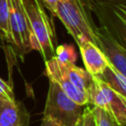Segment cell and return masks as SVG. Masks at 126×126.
<instances>
[{"instance_id":"obj_1","label":"cell","mask_w":126,"mask_h":126,"mask_svg":"<svg viewBox=\"0 0 126 126\" xmlns=\"http://www.w3.org/2000/svg\"><path fill=\"white\" fill-rule=\"evenodd\" d=\"M22 2L28 19L32 50L38 51L46 61L54 56L57 43L53 22L37 1L22 0Z\"/></svg>"},{"instance_id":"obj_2","label":"cell","mask_w":126,"mask_h":126,"mask_svg":"<svg viewBox=\"0 0 126 126\" xmlns=\"http://www.w3.org/2000/svg\"><path fill=\"white\" fill-rule=\"evenodd\" d=\"M54 17L61 21L77 43L81 38H87L98 46L97 27L93 22L87 0H59Z\"/></svg>"},{"instance_id":"obj_3","label":"cell","mask_w":126,"mask_h":126,"mask_svg":"<svg viewBox=\"0 0 126 126\" xmlns=\"http://www.w3.org/2000/svg\"><path fill=\"white\" fill-rule=\"evenodd\" d=\"M84 107L70 98L55 82L49 81L42 118L57 126H77L83 117Z\"/></svg>"},{"instance_id":"obj_4","label":"cell","mask_w":126,"mask_h":126,"mask_svg":"<svg viewBox=\"0 0 126 126\" xmlns=\"http://www.w3.org/2000/svg\"><path fill=\"white\" fill-rule=\"evenodd\" d=\"M99 27L126 48V0H87Z\"/></svg>"},{"instance_id":"obj_5","label":"cell","mask_w":126,"mask_h":126,"mask_svg":"<svg viewBox=\"0 0 126 126\" xmlns=\"http://www.w3.org/2000/svg\"><path fill=\"white\" fill-rule=\"evenodd\" d=\"M87 97L88 105L104 109L119 124L126 126V98L110 88L99 77H92L87 89Z\"/></svg>"},{"instance_id":"obj_6","label":"cell","mask_w":126,"mask_h":126,"mask_svg":"<svg viewBox=\"0 0 126 126\" xmlns=\"http://www.w3.org/2000/svg\"><path fill=\"white\" fill-rule=\"evenodd\" d=\"M9 27L12 47L21 60L32 51L27 15L22 0H9Z\"/></svg>"},{"instance_id":"obj_7","label":"cell","mask_w":126,"mask_h":126,"mask_svg":"<svg viewBox=\"0 0 126 126\" xmlns=\"http://www.w3.org/2000/svg\"><path fill=\"white\" fill-rule=\"evenodd\" d=\"M44 64H45V75L49 81L55 82L62 89V91L77 103L82 105L88 104L87 94L80 91L68 79V77L65 75V73L61 69L59 62L54 56L44 61Z\"/></svg>"},{"instance_id":"obj_8","label":"cell","mask_w":126,"mask_h":126,"mask_svg":"<svg viewBox=\"0 0 126 126\" xmlns=\"http://www.w3.org/2000/svg\"><path fill=\"white\" fill-rule=\"evenodd\" d=\"M97 43L109 63L126 77V48L119 44L103 28H96Z\"/></svg>"},{"instance_id":"obj_9","label":"cell","mask_w":126,"mask_h":126,"mask_svg":"<svg viewBox=\"0 0 126 126\" xmlns=\"http://www.w3.org/2000/svg\"><path fill=\"white\" fill-rule=\"evenodd\" d=\"M85 69L92 76H99L110 64L105 54L95 43L87 38H81L78 43Z\"/></svg>"},{"instance_id":"obj_10","label":"cell","mask_w":126,"mask_h":126,"mask_svg":"<svg viewBox=\"0 0 126 126\" xmlns=\"http://www.w3.org/2000/svg\"><path fill=\"white\" fill-rule=\"evenodd\" d=\"M0 126H30V113L24 103L0 98Z\"/></svg>"},{"instance_id":"obj_11","label":"cell","mask_w":126,"mask_h":126,"mask_svg":"<svg viewBox=\"0 0 126 126\" xmlns=\"http://www.w3.org/2000/svg\"><path fill=\"white\" fill-rule=\"evenodd\" d=\"M58 61V60H57ZM59 62V61H58ZM59 65L68 79L82 92L87 94L88 86L92 81V75L86 69L78 67L75 63H61Z\"/></svg>"},{"instance_id":"obj_12","label":"cell","mask_w":126,"mask_h":126,"mask_svg":"<svg viewBox=\"0 0 126 126\" xmlns=\"http://www.w3.org/2000/svg\"><path fill=\"white\" fill-rule=\"evenodd\" d=\"M97 77H99L110 88L126 98V77L119 73L111 64H109Z\"/></svg>"},{"instance_id":"obj_13","label":"cell","mask_w":126,"mask_h":126,"mask_svg":"<svg viewBox=\"0 0 126 126\" xmlns=\"http://www.w3.org/2000/svg\"><path fill=\"white\" fill-rule=\"evenodd\" d=\"M0 33L5 41L12 44L9 27V0H0Z\"/></svg>"},{"instance_id":"obj_14","label":"cell","mask_w":126,"mask_h":126,"mask_svg":"<svg viewBox=\"0 0 126 126\" xmlns=\"http://www.w3.org/2000/svg\"><path fill=\"white\" fill-rule=\"evenodd\" d=\"M54 57L61 63H75L77 60V53L72 45L61 44L56 46Z\"/></svg>"},{"instance_id":"obj_15","label":"cell","mask_w":126,"mask_h":126,"mask_svg":"<svg viewBox=\"0 0 126 126\" xmlns=\"http://www.w3.org/2000/svg\"><path fill=\"white\" fill-rule=\"evenodd\" d=\"M92 110L94 113V117L96 126H123V125L119 124L115 120V118L110 113L105 111L104 109L96 107V106H93Z\"/></svg>"},{"instance_id":"obj_16","label":"cell","mask_w":126,"mask_h":126,"mask_svg":"<svg viewBox=\"0 0 126 126\" xmlns=\"http://www.w3.org/2000/svg\"><path fill=\"white\" fill-rule=\"evenodd\" d=\"M0 98H5V99L16 98L13 91V86L9 82H6L1 78H0Z\"/></svg>"},{"instance_id":"obj_17","label":"cell","mask_w":126,"mask_h":126,"mask_svg":"<svg viewBox=\"0 0 126 126\" xmlns=\"http://www.w3.org/2000/svg\"><path fill=\"white\" fill-rule=\"evenodd\" d=\"M82 119H83V126H96L92 107L88 106V104L85 105V107H84Z\"/></svg>"},{"instance_id":"obj_18","label":"cell","mask_w":126,"mask_h":126,"mask_svg":"<svg viewBox=\"0 0 126 126\" xmlns=\"http://www.w3.org/2000/svg\"><path fill=\"white\" fill-rule=\"evenodd\" d=\"M38 3H40L42 5V7L47 10L52 17H54L55 15V9H56V5L58 3L59 0H35Z\"/></svg>"},{"instance_id":"obj_19","label":"cell","mask_w":126,"mask_h":126,"mask_svg":"<svg viewBox=\"0 0 126 126\" xmlns=\"http://www.w3.org/2000/svg\"><path fill=\"white\" fill-rule=\"evenodd\" d=\"M40 126H57V125H55L53 122H51V121L48 120V119H44V118H42L41 123H40Z\"/></svg>"},{"instance_id":"obj_20","label":"cell","mask_w":126,"mask_h":126,"mask_svg":"<svg viewBox=\"0 0 126 126\" xmlns=\"http://www.w3.org/2000/svg\"><path fill=\"white\" fill-rule=\"evenodd\" d=\"M3 43H4V38H3L2 34L0 33V46H2V45H3Z\"/></svg>"},{"instance_id":"obj_21","label":"cell","mask_w":126,"mask_h":126,"mask_svg":"<svg viewBox=\"0 0 126 126\" xmlns=\"http://www.w3.org/2000/svg\"><path fill=\"white\" fill-rule=\"evenodd\" d=\"M77 126H83V119H81V120L79 121V123L77 124Z\"/></svg>"}]
</instances>
